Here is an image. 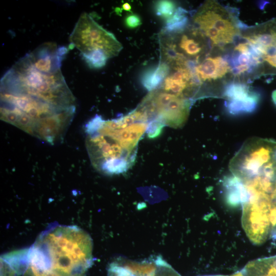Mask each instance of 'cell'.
I'll use <instances>...</instances> for the list:
<instances>
[{"label":"cell","mask_w":276,"mask_h":276,"mask_svg":"<svg viewBox=\"0 0 276 276\" xmlns=\"http://www.w3.org/2000/svg\"><path fill=\"white\" fill-rule=\"evenodd\" d=\"M1 94L19 117L39 124L76 112V98L65 82L61 66H38L29 53L2 78Z\"/></svg>","instance_id":"obj_1"},{"label":"cell","mask_w":276,"mask_h":276,"mask_svg":"<svg viewBox=\"0 0 276 276\" xmlns=\"http://www.w3.org/2000/svg\"><path fill=\"white\" fill-rule=\"evenodd\" d=\"M93 241L75 225L56 224L26 249L23 276H85L93 263Z\"/></svg>","instance_id":"obj_2"},{"label":"cell","mask_w":276,"mask_h":276,"mask_svg":"<svg viewBox=\"0 0 276 276\" xmlns=\"http://www.w3.org/2000/svg\"><path fill=\"white\" fill-rule=\"evenodd\" d=\"M242 191V203L251 202L276 214V141L252 137L229 163Z\"/></svg>","instance_id":"obj_3"},{"label":"cell","mask_w":276,"mask_h":276,"mask_svg":"<svg viewBox=\"0 0 276 276\" xmlns=\"http://www.w3.org/2000/svg\"><path fill=\"white\" fill-rule=\"evenodd\" d=\"M86 146L93 166L106 174L125 172L135 160L140 135L120 117L104 120L96 115L85 126Z\"/></svg>","instance_id":"obj_4"},{"label":"cell","mask_w":276,"mask_h":276,"mask_svg":"<svg viewBox=\"0 0 276 276\" xmlns=\"http://www.w3.org/2000/svg\"><path fill=\"white\" fill-rule=\"evenodd\" d=\"M70 45L76 47L82 56L103 52L108 58L117 56L122 49L114 35L99 25L88 14L81 15L70 36Z\"/></svg>","instance_id":"obj_5"},{"label":"cell","mask_w":276,"mask_h":276,"mask_svg":"<svg viewBox=\"0 0 276 276\" xmlns=\"http://www.w3.org/2000/svg\"><path fill=\"white\" fill-rule=\"evenodd\" d=\"M192 101L167 93L160 89L150 91L139 105L148 117L149 122L164 126H182L188 117Z\"/></svg>","instance_id":"obj_6"},{"label":"cell","mask_w":276,"mask_h":276,"mask_svg":"<svg viewBox=\"0 0 276 276\" xmlns=\"http://www.w3.org/2000/svg\"><path fill=\"white\" fill-rule=\"evenodd\" d=\"M196 29L210 39L212 45L222 47L232 43L239 33L233 17L215 2L205 3L193 17Z\"/></svg>","instance_id":"obj_7"},{"label":"cell","mask_w":276,"mask_h":276,"mask_svg":"<svg viewBox=\"0 0 276 276\" xmlns=\"http://www.w3.org/2000/svg\"><path fill=\"white\" fill-rule=\"evenodd\" d=\"M242 205V225L249 240L254 244L260 245L272 238L269 215L252 203H245Z\"/></svg>","instance_id":"obj_8"},{"label":"cell","mask_w":276,"mask_h":276,"mask_svg":"<svg viewBox=\"0 0 276 276\" xmlns=\"http://www.w3.org/2000/svg\"><path fill=\"white\" fill-rule=\"evenodd\" d=\"M223 95L227 98V107L232 114L251 112L257 107L259 97L250 92L244 84L232 83L225 88Z\"/></svg>","instance_id":"obj_9"},{"label":"cell","mask_w":276,"mask_h":276,"mask_svg":"<svg viewBox=\"0 0 276 276\" xmlns=\"http://www.w3.org/2000/svg\"><path fill=\"white\" fill-rule=\"evenodd\" d=\"M264 27L260 31L244 36L262 58L276 54V22H270Z\"/></svg>","instance_id":"obj_10"},{"label":"cell","mask_w":276,"mask_h":276,"mask_svg":"<svg viewBox=\"0 0 276 276\" xmlns=\"http://www.w3.org/2000/svg\"><path fill=\"white\" fill-rule=\"evenodd\" d=\"M230 70L228 62L221 57H208L195 65V76L202 81L215 80L223 77Z\"/></svg>","instance_id":"obj_11"},{"label":"cell","mask_w":276,"mask_h":276,"mask_svg":"<svg viewBox=\"0 0 276 276\" xmlns=\"http://www.w3.org/2000/svg\"><path fill=\"white\" fill-rule=\"evenodd\" d=\"M241 272L245 276H276V255L250 261Z\"/></svg>","instance_id":"obj_12"},{"label":"cell","mask_w":276,"mask_h":276,"mask_svg":"<svg viewBox=\"0 0 276 276\" xmlns=\"http://www.w3.org/2000/svg\"><path fill=\"white\" fill-rule=\"evenodd\" d=\"M168 66L159 62L157 66L148 69L143 73L142 83L150 92L157 89L168 75Z\"/></svg>","instance_id":"obj_13"},{"label":"cell","mask_w":276,"mask_h":276,"mask_svg":"<svg viewBox=\"0 0 276 276\" xmlns=\"http://www.w3.org/2000/svg\"><path fill=\"white\" fill-rule=\"evenodd\" d=\"M187 13V11L182 8H177L173 15L166 20V26L162 30L171 33H179L184 31L188 22Z\"/></svg>","instance_id":"obj_14"},{"label":"cell","mask_w":276,"mask_h":276,"mask_svg":"<svg viewBox=\"0 0 276 276\" xmlns=\"http://www.w3.org/2000/svg\"><path fill=\"white\" fill-rule=\"evenodd\" d=\"M178 45L182 51L190 56L197 55L202 50L199 42L196 41L195 39L189 37L186 34L181 35Z\"/></svg>","instance_id":"obj_15"},{"label":"cell","mask_w":276,"mask_h":276,"mask_svg":"<svg viewBox=\"0 0 276 276\" xmlns=\"http://www.w3.org/2000/svg\"><path fill=\"white\" fill-rule=\"evenodd\" d=\"M176 9L175 3L167 0L158 1L154 5L156 14L167 20L173 15Z\"/></svg>","instance_id":"obj_16"},{"label":"cell","mask_w":276,"mask_h":276,"mask_svg":"<svg viewBox=\"0 0 276 276\" xmlns=\"http://www.w3.org/2000/svg\"><path fill=\"white\" fill-rule=\"evenodd\" d=\"M156 276H181L162 257L156 272Z\"/></svg>","instance_id":"obj_17"},{"label":"cell","mask_w":276,"mask_h":276,"mask_svg":"<svg viewBox=\"0 0 276 276\" xmlns=\"http://www.w3.org/2000/svg\"><path fill=\"white\" fill-rule=\"evenodd\" d=\"M125 26L130 29L137 28L142 24L140 17L136 14H129L125 19Z\"/></svg>","instance_id":"obj_18"},{"label":"cell","mask_w":276,"mask_h":276,"mask_svg":"<svg viewBox=\"0 0 276 276\" xmlns=\"http://www.w3.org/2000/svg\"><path fill=\"white\" fill-rule=\"evenodd\" d=\"M272 66L276 68V55L272 56H267L263 58Z\"/></svg>","instance_id":"obj_19"},{"label":"cell","mask_w":276,"mask_h":276,"mask_svg":"<svg viewBox=\"0 0 276 276\" xmlns=\"http://www.w3.org/2000/svg\"><path fill=\"white\" fill-rule=\"evenodd\" d=\"M122 7V9L125 11H130L131 9L130 5L128 3H125L123 4Z\"/></svg>","instance_id":"obj_20"},{"label":"cell","mask_w":276,"mask_h":276,"mask_svg":"<svg viewBox=\"0 0 276 276\" xmlns=\"http://www.w3.org/2000/svg\"><path fill=\"white\" fill-rule=\"evenodd\" d=\"M272 98L274 103L276 105V90H274L272 94Z\"/></svg>","instance_id":"obj_21"},{"label":"cell","mask_w":276,"mask_h":276,"mask_svg":"<svg viewBox=\"0 0 276 276\" xmlns=\"http://www.w3.org/2000/svg\"><path fill=\"white\" fill-rule=\"evenodd\" d=\"M230 276H245V275L240 271L236 273H235Z\"/></svg>","instance_id":"obj_22"},{"label":"cell","mask_w":276,"mask_h":276,"mask_svg":"<svg viewBox=\"0 0 276 276\" xmlns=\"http://www.w3.org/2000/svg\"><path fill=\"white\" fill-rule=\"evenodd\" d=\"M204 276H227V275H204Z\"/></svg>","instance_id":"obj_23"}]
</instances>
